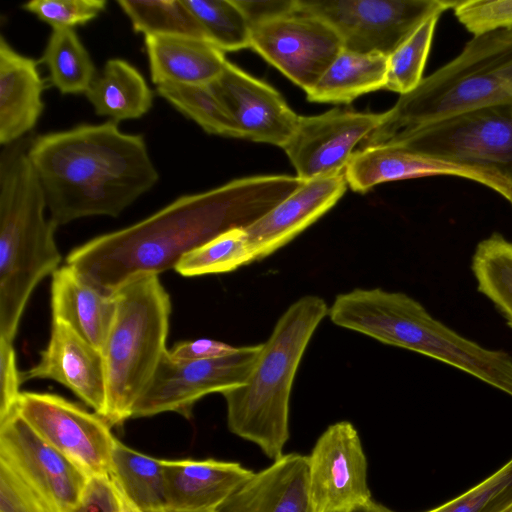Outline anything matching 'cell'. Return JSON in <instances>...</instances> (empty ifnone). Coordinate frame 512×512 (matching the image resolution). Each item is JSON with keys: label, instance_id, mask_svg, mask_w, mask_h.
I'll return each instance as SVG.
<instances>
[{"label": "cell", "instance_id": "obj_42", "mask_svg": "<svg viewBox=\"0 0 512 512\" xmlns=\"http://www.w3.org/2000/svg\"><path fill=\"white\" fill-rule=\"evenodd\" d=\"M348 512H394L382 504L375 502L373 499L360 504Z\"/></svg>", "mask_w": 512, "mask_h": 512}, {"label": "cell", "instance_id": "obj_41", "mask_svg": "<svg viewBox=\"0 0 512 512\" xmlns=\"http://www.w3.org/2000/svg\"><path fill=\"white\" fill-rule=\"evenodd\" d=\"M245 15L250 27L294 13L298 0L243 1L234 0Z\"/></svg>", "mask_w": 512, "mask_h": 512}, {"label": "cell", "instance_id": "obj_27", "mask_svg": "<svg viewBox=\"0 0 512 512\" xmlns=\"http://www.w3.org/2000/svg\"><path fill=\"white\" fill-rule=\"evenodd\" d=\"M471 268L478 291L512 328V242L497 232L483 239L475 248Z\"/></svg>", "mask_w": 512, "mask_h": 512}, {"label": "cell", "instance_id": "obj_12", "mask_svg": "<svg viewBox=\"0 0 512 512\" xmlns=\"http://www.w3.org/2000/svg\"><path fill=\"white\" fill-rule=\"evenodd\" d=\"M250 48L306 93L344 49L330 24L298 9L253 26Z\"/></svg>", "mask_w": 512, "mask_h": 512}, {"label": "cell", "instance_id": "obj_1", "mask_svg": "<svg viewBox=\"0 0 512 512\" xmlns=\"http://www.w3.org/2000/svg\"><path fill=\"white\" fill-rule=\"evenodd\" d=\"M304 182L261 175L183 195L131 226L76 247L66 264L102 292L115 294L134 278L174 268L183 255L221 233L246 228Z\"/></svg>", "mask_w": 512, "mask_h": 512}, {"label": "cell", "instance_id": "obj_6", "mask_svg": "<svg viewBox=\"0 0 512 512\" xmlns=\"http://www.w3.org/2000/svg\"><path fill=\"white\" fill-rule=\"evenodd\" d=\"M116 312L102 349L107 383L104 419L121 425L153 378L165 353L171 301L156 274L115 292Z\"/></svg>", "mask_w": 512, "mask_h": 512}, {"label": "cell", "instance_id": "obj_8", "mask_svg": "<svg viewBox=\"0 0 512 512\" xmlns=\"http://www.w3.org/2000/svg\"><path fill=\"white\" fill-rule=\"evenodd\" d=\"M448 0H298V10L325 20L345 50L389 56L429 16L453 9Z\"/></svg>", "mask_w": 512, "mask_h": 512}, {"label": "cell", "instance_id": "obj_40", "mask_svg": "<svg viewBox=\"0 0 512 512\" xmlns=\"http://www.w3.org/2000/svg\"><path fill=\"white\" fill-rule=\"evenodd\" d=\"M238 347L213 339H197L175 344L168 354L174 361H196L223 357L237 351Z\"/></svg>", "mask_w": 512, "mask_h": 512}, {"label": "cell", "instance_id": "obj_35", "mask_svg": "<svg viewBox=\"0 0 512 512\" xmlns=\"http://www.w3.org/2000/svg\"><path fill=\"white\" fill-rule=\"evenodd\" d=\"M105 0H33L22 9L34 14L54 28L84 25L98 17L106 8Z\"/></svg>", "mask_w": 512, "mask_h": 512}, {"label": "cell", "instance_id": "obj_46", "mask_svg": "<svg viewBox=\"0 0 512 512\" xmlns=\"http://www.w3.org/2000/svg\"><path fill=\"white\" fill-rule=\"evenodd\" d=\"M508 201L512 204V192Z\"/></svg>", "mask_w": 512, "mask_h": 512}, {"label": "cell", "instance_id": "obj_15", "mask_svg": "<svg viewBox=\"0 0 512 512\" xmlns=\"http://www.w3.org/2000/svg\"><path fill=\"white\" fill-rule=\"evenodd\" d=\"M225 106L242 138L283 147L299 120L282 95L269 84L226 61L209 84Z\"/></svg>", "mask_w": 512, "mask_h": 512}, {"label": "cell", "instance_id": "obj_45", "mask_svg": "<svg viewBox=\"0 0 512 512\" xmlns=\"http://www.w3.org/2000/svg\"><path fill=\"white\" fill-rule=\"evenodd\" d=\"M161 512H184V511H176L171 509H164ZM201 512H215V511H201Z\"/></svg>", "mask_w": 512, "mask_h": 512}, {"label": "cell", "instance_id": "obj_3", "mask_svg": "<svg viewBox=\"0 0 512 512\" xmlns=\"http://www.w3.org/2000/svg\"><path fill=\"white\" fill-rule=\"evenodd\" d=\"M31 138L4 146L0 156V338L14 341L37 284L61 261L39 180L28 158Z\"/></svg>", "mask_w": 512, "mask_h": 512}, {"label": "cell", "instance_id": "obj_9", "mask_svg": "<svg viewBox=\"0 0 512 512\" xmlns=\"http://www.w3.org/2000/svg\"><path fill=\"white\" fill-rule=\"evenodd\" d=\"M261 349L262 343L238 347L223 357L185 362L172 360L167 351L136 402L132 418L164 412L189 418L195 403L204 396L222 394L246 384Z\"/></svg>", "mask_w": 512, "mask_h": 512}, {"label": "cell", "instance_id": "obj_21", "mask_svg": "<svg viewBox=\"0 0 512 512\" xmlns=\"http://www.w3.org/2000/svg\"><path fill=\"white\" fill-rule=\"evenodd\" d=\"M45 82L37 62L18 53L0 37V143H14L31 131L39 120Z\"/></svg>", "mask_w": 512, "mask_h": 512}, {"label": "cell", "instance_id": "obj_31", "mask_svg": "<svg viewBox=\"0 0 512 512\" xmlns=\"http://www.w3.org/2000/svg\"><path fill=\"white\" fill-rule=\"evenodd\" d=\"M254 262L245 228H234L183 255L174 269L185 277L218 274Z\"/></svg>", "mask_w": 512, "mask_h": 512}, {"label": "cell", "instance_id": "obj_32", "mask_svg": "<svg viewBox=\"0 0 512 512\" xmlns=\"http://www.w3.org/2000/svg\"><path fill=\"white\" fill-rule=\"evenodd\" d=\"M442 13L425 19L389 56L385 88L407 94L423 80V71L428 58L434 31Z\"/></svg>", "mask_w": 512, "mask_h": 512}, {"label": "cell", "instance_id": "obj_13", "mask_svg": "<svg viewBox=\"0 0 512 512\" xmlns=\"http://www.w3.org/2000/svg\"><path fill=\"white\" fill-rule=\"evenodd\" d=\"M307 458L310 493L318 512H348L372 499L367 459L351 422L328 426Z\"/></svg>", "mask_w": 512, "mask_h": 512}, {"label": "cell", "instance_id": "obj_23", "mask_svg": "<svg viewBox=\"0 0 512 512\" xmlns=\"http://www.w3.org/2000/svg\"><path fill=\"white\" fill-rule=\"evenodd\" d=\"M144 43L156 86L209 85L220 76L227 61L223 51L198 38L148 35Z\"/></svg>", "mask_w": 512, "mask_h": 512}, {"label": "cell", "instance_id": "obj_16", "mask_svg": "<svg viewBox=\"0 0 512 512\" xmlns=\"http://www.w3.org/2000/svg\"><path fill=\"white\" fill-rule=\"evenodd\" d=\"M22 382L54 380L71 390L95 413L105 417L107 383L102 351L62 321L52 320L47 347L32 368L21 372Z\"/></svg>", "mask_w": 512, "mask_h": 512}, {"label": "cell", "instance_id": "obj_20", "mask_svg": "<svg viewBox=\"0 0 512 512\" xmlns=\"http://www.w3.org/2000/svg\"><path fill=\"white\" fill-rule=\"evenodd\" d=\"M167 509L215 511L254 472L238 462L162 460Z\"/></svg>", "mask_w": 512, "mask_h": 512}, {"label": "cell", "instance_id": "obj_33", "mask_svg": "<svg viewBox=\"0 0 512 512\" xmlns=\"http://www.w3.org/2000/svg\"><path fill=\"white\" fill-rule=\"evenodd\" d=\"M221 51L250 48L251 27L234 0H183Z\"/></svg>", "mask_w": 512, "mask_h": 512}, {"label": "cell", "instance_id": "obj_34", "mask_svg": "<svg viewBox=\"0 0 512 512\" xmlns=\"http://www.w3.org/2000/svg\"><path fill=\"white\" fill-rule=\"evenodd\" d=\"M512 503V458L454 499L426 512H500Z\"/></svg>", "mask_w": 512, "mask_h": 512}, {"label": "cell", "instance_id": "obj_11", "mask_svg": "<svg viewBox=\"0 0 512 512\" xmlns=\"http://www.w3.org/2000/svg\"><path fill=\"white\" fill-rule=\"evenodd\" d=\"M0 463L29 488L49 512H70L89 479L41 438L16 409L0 421Z\"/></svg>", "mask_w": 512, "mask_h": 512}, {"label": "cell", "instance_id": "obj_19", "mask_svg": "<svg viewBox=\"0 0 512 512\" xmlns=\"http://www.w3.org/2000/svg\"><path fill=\"white\" fill-rule=\"evenodd\" d=\"M215 512H318L309 488L307 456L284 454L254 472Z\"/></svg>", "mask_w": 512, "mask_h": 512}, {"label": "cell", "instance_id": "obj_39", "mask_svg": "<svg viewBox=\"0 0 512 512\" xmlns=\"http://www.w3.org/2000/svg\"><path fill=\"white\" fill-rule=\"evenodd\" d=\"M21 382L13 342L0 338V421L15 410Z\"/></svg>", "mask_w": 512, "mask_h": 512}, {"label": "cell", "instance_id": "obj_36", "mask_svg": "<svg viewBox=\"0 0 512 512\" xmlns=\"http://www.w3.org/2000/svg\"><path fill=\"white\" fill-rule=\"evenodd\" d=\"M453 11L458 21L473 36L512 29V0L457 1Z\"/></svg>", "mask_w": 512, "mask_h": 512}, {"label": "cell", "instance_id": "obj_14", "mask_svg": "<svg viewBox=\"0 0 512 512\" xmlns=\"http://www.w3.org/2000/svg\"><path fill=\"white\" fill-rule=\"evenodd\" d=\"M383 113L334 108L315 116H300L282 147L297 177L308 181L345 170L357 144L380 124Z\"/></svg>", "mask_w": 512, "mask_h": 512}, {"label": "cell", "instance_id": "obj_37", "mask_svg": "<svg viewBox=\"0 0 512 512\" xmlns=\"http://www.w3.org/2000/svg\"><path fill=\"white\" fill-rule=\"evenodd\" d=\"M0 512H49L39 498L0 463Z\"/></svg>", "mask_w": 512, "mask_h": 512}, {"label": "cell", "instance_id": "obj_24", "mask_svg": "<svg viewBox=\"0 0 512 512\" xmlns=\"http://www.w3.org/2000/svg\"><path fill=\"white\" fill-rule=\"evenodd\" d=\"M85 95L97 115L115 122L140 118L153 104V92L141 73L118 58L105 63Z\"/></svg>", "mask_w": 512, "mask_h": 512}, {"label": "cell", "instance_id": "obj_28", "mask_svg": "<svg viewBox=\"0 0 512 512\" xmlns=\"http://www.w3.org/2000/svg\"><path fill=\"white\" fill-rule=\"evenodd\" d=\"M41 62L48 68V80L62 94L86 93L97 76L94 63L74 29H52Z\"/></svg>", "mask_w": 512, "mask_h": 512}, {"label": "cell", "instance_id": "obj_5", "mask_svg": "<svg viewBox=\"0 0 512 512\" xmlns=\"http://www.w3.org/2000/svg\"><path fill=\"white\" fill-rule=\"evenodd\" d=\"M506 103H512V29L473 36L454 59L400 95L361 147L463 111Z\"/></svg>", "mask_w": 512, "mask_h": 512}, {"label": "cell", "instance_id": "obj_18", "mask_svg": "<svg viewBox=\"0 0 512 512\" xmlns=\"http://www.w3.org/2000/svg\"><path fill=\"white\" fill-rule=\"evenodd\" d=\"M344 171L305 181L288 197L245 228L254 261L287 245L311 226L343 196Z\"/></svg>", "mask_w": 512, "mask_h": 512}, {"label": "cell", "instance_id": "obj_38", "mask_svg": "<svg viewBox=\"0 0 512 512\" xmlns=\"http://www.w3.org/2000/svg\"><path fill=\"white\" fill-rule=\"evenodd\" d=\"M70 512H121L119 490L110 475L91 476Z\"/></svg>", "mask_w": 512, "mask_h": 512}, {"label": "cell", "instance_id": "obj_47", "mask_svg": "<svg viewBox=\"0 0 512 512\" xmlns=\"http://www.w3.org/2000/svg\"><path fill=\"white\" fill-rule=\"evenodd\" d=\"M153 512H161V511H153Z\"/></svg>", "mask_w": 512, "mask_h": 512}, {"label": "cell", "instance_id": "obj_17", "mask_svg": "<svg viewBox=\"0 0 512 512\" xmlns=\"http://www.w3.org/2000/svg\"><path fill=\"white\" fill-rule=\"evenodd\" d=\"M344 174L348 186L360 193L384 182L436 175L473 180L507 200L512 192L509 184L491 173L420 155L394 143L360 147L350 157Z\"/></svg>", "mask_w": 512, "mask_h": 512}, {"label": "cell", "instance_id": "obj_22", "mask_svg": "<svg viewBox=\"0 0 512 512\" xmlns=\"http://www.w3.org/2000/svg\"><path fill=\"white\" fill-rule=\"evenodd\" d=\"M51 311L52 320L66 323L102 351L115 317V294L102 292L66 264L52 274Z\"/></svg>", "mask_w": 512, "mask_h": 512}, {"label": "cell", "instance_id": "obj_30", "mask_svg": "<svg viewBox=\"0 0 512 512\" xmlns=\"http://www.w3.org/2000/svg\"><path fill=\"white\" fill-rule=\"evenodd\" d=\"M156 91L209 134L242 138L235 121L210 85L163 84Z\"/></svg>", "mask_w": 512, "mask_h": 512}, {"label": "cell", "instance_id": "obj_44", "mask_svg": "<svg viewBox=\"0 0 512 512\" xmlns=\"http://www.w3.org/2000/svg\"><path fill=\"white\" fill-rule=\"evenodd\" d=\"M500 512H512V503L509 504L507 507H505L503 510H501Z\"/></svg>", "mask_w": 512, "mask_h": 512}, {"label": "cell", "instance_id": "obj_7", "mask_svg": "<svg viewBox=\"0 0 512 512\" xmlns=\"http://www.w3.org/2000/svg\"><path fill=\"white\" fill-rule=\"evenodd\" d=\"M385 143L491 173L512 187V103L463 111Z\"/></svg>", "mask_w": 512, "mask_h": 512}, {"label": "cell", "instance_id": "obj_4", "mask_svg": "<svg viewBox=\"0 0 512 512\" xmlns=\"http://www.w3.org/2000/svg\"><path fill=\"white\" fill-rule=\"evenodd\" d=\"M328 310L317 295L293 302L262 343L247 383L222 393L229 430L258 445L273 461L284 455L289 439V403L297 369Z\"/></svg>", "mask_w": 512, "mask_h": 512}, {"label": "cell", "instance_id": "obj_10", "mask_svg": "<svg viewBox=\"0 0 512 512\" xmlns=\"http://www.w3.org/2000/svg\"><path fill=\"white\" fill-rule=\"evenodd\" d=\"M15 409L88 477L110 475L116 437L102 416L51 393L21 392Z\"/></svg>", "mask_w": 512, "mask_h": 512}, {"label": "cell", "instance_id": "obj_2", "mask_svg": "<svg viewBox=\"0 0 512 512\" xmlns=\"http://www.w3.org/2000/svg\"><path fill=\"white\" fill-rule=\"evenodd\" d=\"M28 158L56 227L117 217L159 179L143 136L122 132L113 120L32 138Z\"/></svg>", "mask_w": 512, "mask_h": 512}, {"label": "cell", "instance_id": "obj_25", "mask_svg": "<svg viewBox=\"0 0 512 512\" xmlns=\"http://www.w3.org/2000/svg\"><path fill=\"white\" fill-rule=\"evenodd\" d=\"M388 56L343 49L311 91L307 100L349 104L363 94L385 88Z\"/></svg>", "mask_w": 512, "mask_h": 512}, {"label": "cell", "instance_id": "obj_29", "mask_svg": "<svg viewBox=\"0 0 512 512\" xmlns=\"http://www.w3.org/2000/svg\"><path fill=\"white\" fill-rule=\"evenodd\" d=\"M117 4L131 21L136 33L144 36H185L209 41L203 27L183 0H119Z\"/></svg>", "mask_w": 512, "mask_h": 512}, {"label": "cell", "instance_id": "obj_26", "mask_svg": "<svg viewBox=\"0 0 512 512\" xmlns=\"http://www.w3.org/2000/svg\"><path fill=\"white\" fill-rule=\"evenodd\" d=\"M110 476L139 511L167 509L162 460L135 451L116 438Z\"/></svg>", "mask_w": 512, "mask_h": 512}, {"label": "cell", "instance_id": "obj_43", "mask_svg": "<svg viewBox=\"0 0 512 512\" xmlns=\"http://www.w3.org/2000/svg\"><path fill=\"white\" fill-rule=\"evenodd\" d=\"M119 495L121 499V512H141L126 499V497L122 494L120 490Z\"/></svg>", "mask_w": 512, "mask_h": 512}]
</instances>
